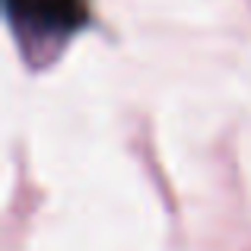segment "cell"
<instances>
[{
  "label": "cell",
  "instance_id": "1",
  "mask_svg": "<svg viewBox=\"0 0 251 251\" xmlns=\"http://www.w3.org/2000/svg\"><path fill=\"white\" fill-rule=\"evenodd\" d=\"M23 48H57L89 16V0H3Z\"/></svg>",
  "mask_w": 251,
  "mask_h": 251
}]
</instances>
